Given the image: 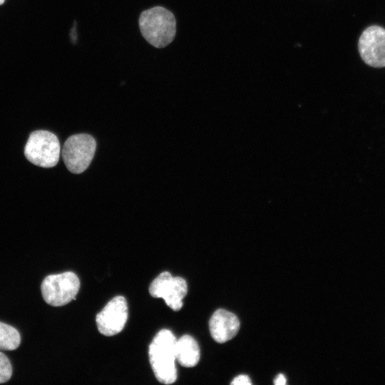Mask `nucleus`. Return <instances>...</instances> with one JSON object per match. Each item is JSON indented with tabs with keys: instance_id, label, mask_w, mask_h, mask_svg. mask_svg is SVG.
Returning <instances> with one entry per match:
<instances>
[{
	"instance_id": "14",
	"label": "nucleus",
	"mask_w": 385,
	"mask_h": 385,
	"mask_svg": "<svg viewBox=\"0 0 385 385\" xmlns=\"http://www.w3.org/2000/svg\"><path fill=\"white\" fill-rule=\"evenodd\" d=\"M287 380L285 376L282 374H279L274 379V384L276 385H284Z\"/></svg>"
},
{
	"instance_id": "5",
	"label": "nucleus",
	"mask_w": 385,
	"mask_h": 385,
	"mask_svg": "<svg viewBox=\"0 0 385 385\" xmlns=\"http://www.w3.org/2000/svg\"><path fill=\"white\" fill-rule=\"evenodd\" d=\"M95 139L86 133L70 136L62 148L63 160L73 173H83L89 166L96 152Z\"/></svg>"
},
{
	"instance_id": "8",
	"label": "nucleus",
	"mask_w": 385,
	"mask_h": 385,
	"mask_svg": "<svg viewBox=\"0 0 385 385\" xmlns=\"http://www.w3.org/2000/svg\"><path fill=\"white\" fill-rule=\"evenodd\" d=\"M128 309L123 296L113 298L96 315V321L101 334L111 337L120 332L127 322Z\"/></svg>"
},
{
	"instance_id": "12",
	"label": "nucleus",
	"mask_w": 385,
	"mask_h": 385,
	"mask_svg": "<svg viewBox=\"0 0 385 385\" xmlns=\"http://www.w3.org/2000/svg\"><path fill=\"white\" fill-rule=\"evenodd\" d=\"M12 375V366L9 358L0 352V384L8 381Z\"/></svg>"
},
{
	"instance_id": "3",
	"label": "nucleus",
	"mask_w": 385,
	"mask_h": 385,
	"mask_svg": "<svg viewBox=\"0 0 385 385\" xmlns=\"http://www.w3.org/2000/svg\"><path fill=\"white\" fill-rule=\"evenodd\" d=\"M60 153L58 138L51 132L44 130L32 132L24 148L26 159L42 168L55 166L58 162Z\"/></svg>"
},
{
	"instance_id": "7",
	"label": "nucleus",
	"mask_w": 385,
	"mask_h": 385,
	"mask_svg": "<svg viewBox=\"0 0 385 385\" xmlns=\"http://www.w3.org/2000/svg\"><path fill=\"white\" fill-rule=\"evenodd\" d=\"M358 46L360 56L367 65L385 67V29L376 25L367 27L359 37Z\"/></svg>"
},
{
	"instance_id": "13",
	"label": "nucleus",
	"mask_w": 385,
	"mask_h": 385,
	"mask_svg": "<svg viewBox=\"0 0 385 385\" xmlns=\"http://www.w3.org/2000/svg\"><path fill=\"white\" fill-rule=\"evenodd\" d=\"M232 385H251L252 382L248 376L241 374L235 377L231 382Z\"/></svg>"
},
{
	"instance_id": "2",
	"label": "nucleus",
	"mask_w": 385,
	"mask_h": 385,
	"mask_svg": "<svg viewBox=\"0 0 385 385\" xmlns=\"http://www.w3.org/2000/svg\"><path fill=\"white\" fill-rule=\"evenodd\" d=\"M138 24L143 37L155 48L167 46L175 36V17L163 6L143 11L140 15Z\"/></svg>"
},
{
	"instance_id": "4",
	"label": "nucleus",
	"mask_w": 385,
	"mask_h": 385,
	"mask_svg": "<svg viewBox=\"0 0 385 385\" xmlns=\"http://www.w3.org/2000/svg\"><path fill=\"white\" fill-rule=\"evenodd\" d=\"M79 288V279L73 272L48 275L41 285L44 301L53 307H61L75 299Z\"/></svg>"
},
{
	"instance_id": "11",
	"label": "nucleus",
	"mask_w": 385,
	"mask_h": 385,
	"mask_svg": "<svg viewBox=\"0 0 385 385\" xmlns=\"http://www.w3.org/2000/svg\"><path fill=\"white\" fill-rule=\"evenodd\" d=\"M21 343V336L18 330L0 322V350L16 349Z\"/></svg>"
},
{
	"instance_id": "9",
	"label": "nucleus",
	"mask_w": 385,
	"mask_h": 385,
	"mask_svg": "<svg viewBox=\"0 0 385 385\" xmlns=\"http://www.w3.org/2000/svg\"><path fill=\"white\" fill-rule=\"evenodd\" d=\"M240 326L237 316L222 309L216 310L209 322L211 336L218 343L232 339L238 332Z\"/></svg>"
},
{
	"instance_id": "6",
	"label": "nucleus",
	"mask_w": 385,
	"mask_h": 385,
	"mask_svg": "<svg viewBox=\"0 0 385 385\" xmlns=\"http://www.w3.org/2000/svg\"><path fill=\"white\" fill-rule=\"evenodd\" d=\"M150 295L155 298H163L166 304L174 311L180 310L183 299L188 292L185 280L180 277H173L168 272L160 273L150 284Z\"/></svg>"
},
{
	"instance_id": "10",
	"label": "nucleus",
	"mask_w": 385,
	"mask_h": 385,
	"mask_svg": "<svg viewBox=\"0 0 385 385\" xmlns=\"http://www.w3.org/2000/svg\"><path fill=\"white\" fill-rule=\"evenodd\" d=\"M175 357L184 367H193L200 358V348L196 340L190 335L185 334L176 340Z\"/></svg>"
},
{
	"instance_id": "15",
	"label": "nucleus",
	"mask_w": 385,
	"mask_h": 385,
	"mask_svg": "<svg viewBox=\"0 0 385 385\" xmlns=\"http://www.w3.org/2000/svg\"><path fill=\"white\" fill-rule=\"evenodd\" d=\"M5 0H0V5L3 4L4 3Z\"/></svg>"
},
{
	"instance_id": "1",
	"label": "nucleus",
	"mask_w": 385,
	"mask_h": 385,
	"mask_svg": "<svg viewBox=\"0 0 385 385\" xmlns=\"http://www.w3.org/2000/svg\"><path fill=\"white\" fill-rule=\"evenodd\" d=\"M176 338L168 329H161L149 345V360L154 374L162 384H171L177 379L175 366Z\"/></svg>"
}]
</instances>
